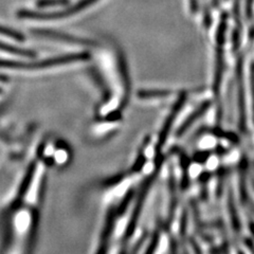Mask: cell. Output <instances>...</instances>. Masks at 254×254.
I'll return each mask as SVG.
<instances>
[{
    "instance_id": "6da1fadb",
    "label": "cell",
    "mask_w": 254,
    "mask_h": 254,
    "mask_svg": "<svg viewBox=\"0 0 254 254\" xmlns=\"http://www.w3.org/2000/svg\"><path fill=\"white\" fill-rule=\"evenodd\" d=\"M88 59H89L88 53H74V54L62 55V57L48 59L43 62H34V63H21V62L0 60V67L11 68V69H42L49 66L61 65V64L77 62V61H86Z\"/></svg>"
},
{
    "instance_id": "7a4b0ae2",
    "label": "cell",
    "mask_w": 254,
    "mask_h": 254,
    "mask_svg": "<svg viewBox=\"0 0 254 254\" xmlns=\"http://www.w3.org/2000/svg\"><path fill=\"white\" fill-rule=\"evenodd\" d=\"M99 0H81L76 4L72 5L67 10L60 11V12H52V13H42V12H34L29 10H19L17 16L21 19H35V20H51V19H61L66 18L68 16L79 13L83 10H86L87 7L91 4H94Z\"/></svg>"
},
{
    "instance_id": "3957f363",
    "label": "cell",
    "mask_w": 254,
    "mask_h": 254,
    "mask_svg": "<svg viewBox=\"0 0 254 254\" xmlns=\"http://www.w3.org/2000/svg\"><path fill=\"white\" fill-rule=\"evenodd\" d=\"M32 32H33V33L37 36H44V37L52 38V39H60V41H65V42H68V43L82 44V45H90V43H91V42L86 41V39L69 36V35H66V34L58 33V32H53V31H49V30H33Z\"/></svg>"
},
{
    "instance_id": "277c9868",
    "label": "cell",
    "mask_w": 254,
    "mask_h": 254,
    "mask_svg": "<svg viewBox=\"0 0 254 254\" xmlns=\"http://www.w3.org/2000/svg\"><path fill=\"white\" fill-rule=\"evenodd\" d=\"M237 76H238V99H240V123L241 128L244 130L246 126V102H245V91L243 85V71H242V61H240L237 67Z\"/></svg>"
},
{
    "instance_id": "5b68a950",
    "label": "cell",
    "mask_w": 254,
    "mask_h": 254,
    "mask_svg": "<svg viewBox=\"0 0 254 254\" xmlns=\"http://www.w3.org/2000/svg\"><path fill=\"white\" fill-rule=\"evenodd\" d=\"M0 51H4L7 53H12L15 55H20V57H27V58H33L36 55L34 51L7 45V44H4L3 42H0Z\"/></svg>"
},
{
    "instance_id": "8992f818",
    "label": "cell",
    "mask_w": 254,
    "mask_h": 254,
    "mask_svg": "<svg viewBox=\"0 0 254 254\" xmlns=\"http://www.w3.org/2000/svg\"><path fill=\"white\" fill-rule=\"evenodd\" d=\"M0 35L11 37V38L15 39V41H19V42H22V41H25V39H26L25 35L20 33V32L16 31L14 29H11V28L3 27V26H0Z\"/></svg>"
},
{
    "instance_id": "52a82bcc",
    "label": "cell",
    "mask_w": 254,
    "mask_h": 254,
    "mask_svg": "<svg viewBox=\"0 0 254 254\" xmlns=\"http://www.w3.org/2000/svg\"><path fill=\"white\" fill-rule=\"evenodd\" d=\"M69 3V0H37L36 5L38 7L50 6H65Z\"/></svg>"
},
{
    "instance_id": "ba28073f",
    "label": "cell",
    "mask_w": 254,
    "mask_h": 254,
    "mask_svg": "<svg viewBox=\"0 0 254 254\" xmlns=\"http://www.w3.org/2000/svg\"><path fill=\"white\" fill-rule=\"evenodd\" d=\"M251 91H252V104H253V118H254V67L251 69ZM254 120V119H253Z\"/></svg>"
},
{
    "instance_id": "9c48e42d",
    "label": "cell",
    "mask_w": 254,
    "mask_h": 254,
    "mask_svg": "<svg viewBox=\"0 0 254 254\" xmlns=\"http://www.w3.org/2000/svg\"><path fill=\"white\" fill-rule=\"evenodd\" d=\"M190 12L193 14L197 13L198 11V0H190Z\"/></svg>"
},
{
    "instance_id": "30bf717a",
    "label": "cell",
    "mask_w": 254,
    "mask_h": 254,
    "mask_svg": "<svg viewBox=\"0 0 254 254\" xmlns=\"http://www.w3.org/2000/svg\"><path fill=\"white\" fill-rule=\"evenodd\" d=\"M251 231H252V233L254 235V224H251Z\"/></svg>"
},
{
    "instance_id": "8fae6325",
    "label": "cell",
    "mask_w": 254,
    "mask_h": 254,
    "mask_svg": "<svg viewBox=\"0 0 254 254\" xmlns=\"http://www.w3.org/2000/svg\"><path fill=\"white\" fill-rule=\"evenodd\" d=\"M0 79H6V78L4 77V75H1V74H0Z\"/></svg>"
},
{
    "instance_id": "7c38bea8",
    "label": "cell",
    "mask_w": 254,
    "mask_h": 254,
    "mask_svg": "<svg viewBox=\"0 0 254 254\" xmlns=\"http://www.w3.org/2000/svg\"><path fill=\"white\" fill-rule=\"evenodd\" d=\"M240 254H243V253H242V252H241V253H240Z\"/></svg>"
}]
</instances>
